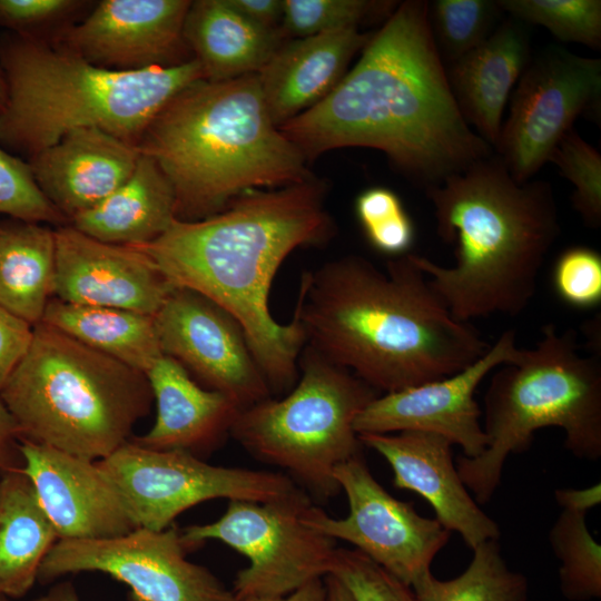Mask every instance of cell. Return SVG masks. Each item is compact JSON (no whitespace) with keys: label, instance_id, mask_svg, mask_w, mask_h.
Listing matches in <instances>:
<instances>
[{"label":"cell","instance_id":"obj_15","mask_svg":"<svg viewBox=\"0 0 601 601\" xmlns=\"http://www.w3.org/2000/svg\"><path fill=\"white\" fill-rule=\"evenodd\" d=\"M154 323L162 354L240 410L272 396L239 322L208 297L174 287Z\"/></svg>","mask_w":601,"mask_h":601},{"label":"cell","instance_id":"obj_3","mask_svg":"<svg viewBox=\"0 0 601 601\" xmlns=\"http://www.w3.org/2000/svg\"><path fill=\"white\" fill-rule=\"evenodd\" d=\"M294 314L306 344L384 394L453 375L490 347L451 315L410 253L384 269L346 255L304 272Z\"/></svg>","mask_w":601,"mask_h":601},{"label":"cell","instance_id":"obj_41","mask_svg":"<svg viewBox=\"0 0 601 601\" xmlns=\"http://www.w3.org/2000/svg\"><path fill=\"white\" fill-rule=\"evenodd\" d=\"M33 326L0 305V388L28 351Z\"/></svg>","mask_w":601,"mask_h":601},{"label":"cell","instance_id":"obj_40","mask_svg":"<svg viewBox=\"0 0 601 601\" xmlns=\"http://www.w3.org/2000/svg\"><path fill=\"white\" fill-rule=\"evenodd\" d=\"M73 0H0V26L11 32L32 35L33 30L78 8Z\"/></svg>","mask_w":601,"mask_h":601},{"label":"cell","instance_id":"obj_43","mask_svg":"<svg viewBox=\"0 0 601 601\" xmlns=\"http://www.w3.org/2000/svg\"><path fill=\"white\" fill-rule=\"evenodd\" d=\"M20 432L16 420L3 403L0 396V474L17 467L18 463Z\"/></svg>","mask_w":601,"mask_h":601},{"label":"cell","instance_id":"obj_2","mask_svg":"<svg viewBox=\"0 0 601 601\" xmlns=\"http://www.w3.org/2000/svg\"><path fill=\"white\" fill-rule=\"evenodd\" d=\"M325 197L316 178L249 190L210 217L175 218L157 239L137 246L174 287L208 297L239 322L272 394L296 384L306 335L295 314L288 324L274 319L270 285L294 249L335 235Z\"/></svg>","mask_w":601,"mask_h":601},{"label":"cell","instance_id":"obj_22","mask_svg":"<svg viewBox=\"0 0 601 601\" xmlns=\"http://www.w3.org/2000/svg\"><path fill=\"white\" fill-rule=\"evenodd\" d=\"M371 37L347 28L285 41L257 73L273 122L279 128L321 102Z\"/></svg>","mask_w":601,"mask_h":601},{"label":"cell","instance_id":"obj_28","mask_svg":"<svg viewBox=\"0 0 601 601\" xmlns=\"http://www.w3.org/2000/svg\"><path fill=\"white\" fill-rule=\"evenodd\" d=\"M41 323L144 374L162 355L154 316L138 312L52 298Z\"/></svg>","mask_w":601,"mask_h":601},{"label":"cell","instance_id":"obj_4","mask_svg":"<svg viewBox=\"0 0 601 601\" xmlns=\"http://www.w3.org/2000/svg\"><path fill=\"white\" fill-rule=\"evenodd\" d=\"M425 191L439 237L454 246L455 264L444 267L410 255L451 315L469 323L525 311L561 234L551 184H520L491 155Z\"/></svg>","mask_w":601,"mask_h":601},{"label":"cell","instance_id":"obj_20","mask_svg":"<svg viewBox=\"0 0 601 601\" xmlns=\"http://www.w3.org/2000/svg\"><path fill=\"white\" fill-rule=\"evenodd\" d=\"M358 437L363 446L374 450L390 464L394 486L426 500L434 519L450 532L459 533L469 548L500 539L499 524L481 509L461 480L453 444L447 439L422 431Z\"/></svg>","mask_w":601,"mask_h":601},{"label":"cell","instance_id":"obj_23","mask_svg":"<svg viewBox=\"0 0 601 601\" xmlns=\"http://www.w3.org/2000/svg\"><path fill=\"white\" fill-rule=\"evenodd\" d=\"M145 375L157 415L151 428L131 441L154 450H183L198 456L229 435L240 408L228 396L203 388L179 362L165 354Z\"/></svg>","mask_w":601,"mask_h":601},{"label":"cell","instance_id":"obj_21","mask_svg":"<svg viewBox=\"0 0 601 601\" xmlns=\"http://www.w3.org/2000/svg\"><path fill=\"white\" fill-rule=\"evenodd\" d=\"M139 156L136 145L98 128H81L26 161L43 196L71 220L126 183Z\"/></svg>","mask_w":601,"mask_h":601},{"label":"cell","instance_id":"obj_11","mask_svg":"<svg viewBox=\"0 0 601 601\" xmlns=\"http://www.w3.org/2000/svg\"><path fill=\"white\" fill-rule=\"evenodd\" d=\"M313 504L305 490L274 502L230 500L224 514L181 530L189 550L217 540L249 561L235 577L237 601L283 597L329 574L335 541L304 521Z\"/></svg>","mask_w":601,"mask_h":601},{"label":"cell","instance_id":"obj_42","mask_svg":"<svg viewBox=\"0 0 601 601\" xmlns=\"http://www.w3.org/2000/svg\"><path fill=\"white\" fill-rule=\"evenodd\" d=\"M249 22L266 30H280L283 0H227Z\"/></svg>","mask_w":601,"mask_h":601},{"label":"cell","instance_id":"obj_13","mask_svg":"<svg viewBox=\"0 0 601 601\" xmlns=\"http://www.w3.org/2000/svg\"><path fill=\"white\" fill-rule=\"evenodd\" d=\"M600 97V59L551 47L530 61L512 90L494 146L513 179L531 180L574 120L597 109Z\"/></svg>","mask_w":601,"mask_h":601},{"label":"cell","instance_id":"obj_49","mask_svg":"<svg viewBox=\"0 0 601 601\" xmlns=\"http://www.w3.org/2000/svg\"><path fill=\"white\" fill-rule=\"evenodd\" d=\"M0 601H10V600L8 598H6V597L0 595Z\"/></svg>","mask_w":601,"mask_h":601},{"label":"cell","instance_id":"obj_25","mask_svg":"<svg viewBox=\"0 0 601 601\" xmlns=\"http://www.w3.org/2000/svg\"><path fill=\"white\" fill-rule=\"evenodd\" d=\"M184 39L208 81L258 73L286 41L280 30L255 26L227 0L191 1Z\"/></svg>","mask_w":601,"mask_h":601},{"label":"cell","instance_id":"obj_39","mask_svg":"<svg viewBox=\"0 0 601 601\" xmlns=\"http://www.w3.org/2000/svg\"><path fill=\"white\" fill-rule=\"evenodd\" d=\"M552 285L566 305L587 309L601 303V255L595 249L577 245L565 248L556 258Z\"/></svg>","mask_w":601,"mask_h":601},{"label":"cell","instance_id":"obj_36","mask_svg":"<svg viewBox=\"0 0 601 601\" xmlns=\"http://www.w3.org/2000/svg\"><path fill=\"white\" fill-rule=\"evenodd\" d=\"M355 213L373 248L394 257L408 254L414 225L393 190L373 187L362 191L355 201Z\"/></svg>","mask_w":601,"mask_h":601},{"label":"cell","instance_id":"obj_38","mask_svg":"<svg viewBox=\"0 0 601 601\" xmlns=\"http://www.w3.org/2000/svg\"><path fill=\"white\" fill-rule=\"evenodd\" d=\"M0 214L39 224H60L66 220L37 186L28 162L1 146Z\"/></svg>","mask_w":601,"mask_h":601},{"label":"cell","instance_id":"obj_48","mask_svg":"<svg viewBox=\"0 0 601 601\" xmlns=\"http://www.w3.org/2000/svg\"><path fill=\"white\" fill-rule=\"evenodd\" d=\"M7 101V85L4 81L3 73L0 69V111L3 109Z\"/></svg>","mask_w":601,"mask_h":601},{"label":"cell","instance_id":"obj_5","mask_svg":"<svg viewBox=\"0 0 601 601\" xmlns=\"http://www.w3.org/2000/svg\"><path fill=\"white\" fill-rule=\"evenodd\" d=\"M137 147L169 180L180 220L216 215L249 190L314 178L273 122L257 73L190 83L161 108Z\"/></svg>","mask_w":601,"mask_h":601},{"label":"cell","instance_id":"obj_45","mask_svg":"<svg viewBox=\"0 0 601 601\" xmlns=\"http://www.w3.org/2000/svg\"><path fill=\"white\" fill-rule=\"evenodd\" d=\"M240 601H327V593L323 578L313 580L287 595L254 597Z\"/></svg>","mask_w":601,"mask_h":601},{"label":"cell","instance_id":"obj_33","mask_svg":"<svg viewBox=\"0 0 601 601\" xmlns=\"http://www.w3.org/2000/svg\"><path fill=\"white\" fill-rule=\"evenodd\" d=\"M515 20L546 28L564 42L601 47L600 0H496Z\"/></svg>","mask_w":601,"mask_h":601},{"label":"cell","instance_id":"obj_8","mask_svg":"<svg viewBox=\"0 0 601 601\" xmlns=\"http://www.w3.org/2000/svg\"><path fill=\"white\" fill-rule=\"evenodd\" d=\"M558 427L564 447L575 457H601V355H583L572 328L542 327L534 348L502 365L484 395L485 450L476 457L457 456L455 465L479 504L500 486L511 454L525 452L536 431Z\"/></svg>","mask_w":601,"mask_h":601},{"label":"cell","instance_id":"obj_18","mask_svg":"<svg viewBox=\"0 0 601 601\" xmlns=\"http://www.w3.org/2000/svg\"><path fill=\"white\" fill-rule=\"evenodd\" d=\"M55 240L56 299L154 316L174 288L137 247L97 240L71 225L56 229Z\"/></svg>","mask_w":601,"mask_h":601},{"label":"cell","instance_id":"obj_10","mask_svg":"<svg viewBox=\"0 0 601 601\" xmlns=\"http://www.w3.org/2000/svg\"><path fill=\"white\" fill-rule=\"evenodd\" d=\"M136 528L161 531L209 500L274 502L302 491L282 472L211 465L183 450L128 441L97 461Z\"/></svg>","mask_w":601,"mask_h":601},{"label":"cell","instance_id":"obj_35","mask_svg":"<svg viewBox=\"0 0 601 601\" xmlns=\"http://www.w3.org/2000/svg\"><path fill=\"white\" fill-rule=\"evenodd\" d=\"M560 175L574 187L571 200L583 223L601 225V155L573 128L559 141L550 155Z\"/></svg>","mask_w":601,"mask_h":601},{"label":"cell","instance_id":"obj_17","mask_svg":"<svg viewBox=\"0 0 601 601\" xmlns=\"http://www.w3.org/2000/svg\"><path fill=\"white\" fill-rule=\"evenodd\" d=\"M189 0H104L61 33L60 46L110 70L134 71L183 63ZM193 59V58H191Z\"/></svg>","mask_w":601,"mask_h":601},{"label":"cell","instance_id":"obj_34","mask_svg":"<svg viewBox=\"0 0 601 601\" xmlns=\"http://www.w3.org/2000/svg\"><path fill=\"white\" fill-rule=\"evenodd\" d=\"M395 1L283 0L280 31L284 38H304L347 28L371 19L390 17Z\"/></svg>","mask_w":601,"mask_h":601},{"label":"cell","instance_id":"obj_29","mask_svg":"<svg viewBox=\"0 0 601 601\" xmlns=\"http://www.w3.org/2000/svg\"><path fill=\"white\" fill-rule=\"evenodd\" d=\"M55 230L17 220L0 225V305L35 326L52 295Z\"/></svg>","mask_w":601,"mask_h":601},{"label":"cell","instance_id":"obj_30","mask_svg":"<svg viewBox=\"0 0 601 601\" xmlns=\"http://www.w3.org/2000/svg\"><path fill=\"white\" fill-rule=\"evenodd\" d=\"M472 551L467 568L453 579L440 580L431 571L421 575L411 585L416 601H528V579L508 565L499 540Z\"/></svg>","mask_w":601,"mask_h":601},{"label":"cell","instance_id":"obj_7","mask_svg":"<svg viewBox=\"0 0 601 601\" xmlns=\"http://www.w3.org/2000/svg\"><path fill=\"white\" fill-rule=\"evenodd\" d=\"M0 396L20 441L91 461L130 441L154 401L144 373L41 322Z\"/></svg>","mask_w":601,"mask_h":601},{"label":"cell","instance_id":"obj_12","mask_svg":"<svg viewBox=\"0 0 601 601\" xmlns=\"http://www.w3.org/2000/svg\"><path fill=\"white\" fill-rule=\"evenodd\" d=\"M181 530L136 528L99 540H58L42 561L38 580L102 572L127 584L135 601H237L210 570L187 559Z\"/></svg>","mask_w":601,"mask_h":601},{"label":"cell","instance_id":"obj_37","mask_svg":"<svg viewBox=\"0 0 601 601\" xmlns=\"http://www.w3.org/2000/svg\"><path fill=\"white\" fill-rule=\"evenodd\" d=\"M353 601H416L412 587L356 549L336 548L329 568Z\"/></svg>","mask_w":601,"mask_h":601},{"label":"cell","instance_id":"obj_32","mask_svg":"<svg viewBox=\"0 0 601 601\" xmlns=\"http://www.w3.org/2000/svg\"><path fill=\"white\" fill-rule=\"evenodd\" d=\"M501 12L496 0L428 2L430 27L443 62H454L489 38Z\"/></svg>","mask_w":601,"mask_h":601},{"label":"cell","instance_id":"obj_26","mask_svg":"<svg viewBox=\"0 0 601 601\" xmlns=\"http://www.w3.org/2000/svg\"><path fill=\"white\" fill-rule=\"evenodd\" d=\"M176 218L174 189L156 161L140 152L131 176L71 226L97 240L142 246L162 235Z\"/></svg>","mask_w":601,"mask_h":601},{"label":"cell","instance_id":"obj_19","mask_svg":"<svg viewBox=\"0 0 601 601\" xmlns=\"http://www.w3.org/2000/svg\"><path fill=\"white\" fill-rule=\"evenodd\" d=\"M20 471L32 482L59 540H99L136 526L97 461L20 441Z\"/></svg>","mask_w":601,"mask_h":601},{"label":"cell","instance_id":"obj_14","mask_svg":"<svg viewBox=\"0 0 601 601\" xmlns=\"http://www.w3.org/2000/svg\"><path fill=\"white\" fill-rule=\"evenodd\" d=\"M347 497L346 518L329 516L312 504L304 521L324 535L348 542L410 587L447 544L451 532L436 519L422 516L412 503L391 495L372 475L363 455L334 471Z\"/></svg>","mask_w":601,"mask_h":601},{"label":"cell","instance_id":"obj_46","mask_svg":"<svg viewBox=\"0 0 601 601\" xmlns=\"http://www.w3.org/2000/svg\"><path fill=\"white\" fill-rule=\"evenodd\" d=\"M32 601H80L75 585L62 581L50 588L45 594Z\"/></svg>","mask_w":601,"mask_h":601},{"label":"cell","instance_id":"obj_6","mask_svg":"<svg viewBox=\"0 0 601 601\" xmlns=\"http://www.w3.org/2000/svg\"><path fill=\"white\" fill-rule=\"evenodd\" d=\"M7 101L0 146L29 157L81 128H98L138 145L161 108L204 78L194 58L134 71L105 69L33 35L0 37Z\"/></svg>","mask_w":601,"mask_h":601},{"label":"cell","instance_id":"obj_47","mask_svg":"<svg viewBox=\"0 0 601 601\" xmlns=\"http://www.w3.org/2000/svg\"><path fill=\"white\" fill-rule=\"evenodd\" d=\"M327 601H353L347 589L332 574L324 578Z\"/></svg>","mask_w":601,"mask_h":601},{"label":"cell","instance_id":"obj_24","mask_svg":"<svg viewBox=\"0 0 601 601\" xmlns=\"http://www.w3.org/2000/svg\"><path fill=\"white\" fill-rule=\"evenodd\" d=\"M530 62V39L516 20H506L481 45L450 63L446 76L469 125L493 148L513 87Z\"/></svg>","mask_w":601,"mask_h":601},{"label":"cell","instance_id":"obj_27","mask_svg":"<svg viewBox=\"0 0 601 601\" xmlns=\"http://www.w3.org/2000/svg\"><path fill=\"white\" fill-rule=\"evenodd\" d=\"M59 540L36 489L20 467L0 474V595L21 598Z\"/></svg>","mask_w":601,"mask_h":601},{"label":"cell","instance_id":"obj_9","mask_svg":"<svg viewBox=\"0 0 601 601\" xmlns=\"http://www.w3.org/2000/svg\"><path fill=\"white\" fill-rule=\"evenodd\" d=\"M298 371L285 397L240 410L229 435L254 459L284 470L325 501L341 492L335 469L362 454L354 422L380 393L308 344Z\"/></svg>","mask_w":601,"mask_h":601},{"label":"cell","instance_id":"obj_31","mask_svg":"<svg viewBox=\"0 0 601 601\" xmlns=\"http://www.w3.org/2000/svg\"><path fill=\"white\" fill-rule=\"evenodd\" d=\"M585 518V513L562 510L549 532L551 550L560 563V590L569 601L601 598V545Z\"/></svg>","mask_w":601,"mask_h":601},{"label":"cell","instance_id":"obj_1","mask_svg":"<svg viewBox=\"0 0 601 601\" xmlns=\"http://www.w3.org/2000/svg\"><path fill=\"white\" fill-rule=\"evenodd\" d=\"M278 129L306 161L336 148L378 149L425 190L493 155L453 97L423 0L397 4L337 86Z\"/></svg>","mask_w":601,"mask_h":601},{"label":"cell","instance_id":"obj_16","mask_svg":"<svg viewBox=\"0 0 601 601\" xmlns=\"http://www.w3.org/2000/svg\"><path fill=\"white\" fill-rule=\"evenodd\" d=\"M520 352L515 332L508 329L481 357L455 374L378 395L357 415L354 428L358 435L430 432L459 445L463 456L476 457L487 439L475 391L487 374L513 363Z\"/></svg>","mask_w":601,"mask_h":601},{"label":"cell","instance_id":"obj_44","mask_svg":"<svg viewBox=\"0 0 601 601\" xmlns=\"http://www.w3.org/2000/svg\"><path fill=\"white\" fill-rule=\"evenodd\" d=\"M554 499L562 510L587 514L600 504L601 485L595 483L583 489H558L554 491Z\"/></svg>","mask_w":601,"mask_h":601}]
</instances>
